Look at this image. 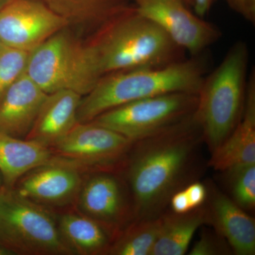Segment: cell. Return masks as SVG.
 <instances>
[{
  "instance_id": "obj_31",
  "label": "cell",
  "mask_w": 255,
  "mask_h": 255,
  "mask_svg": "<svg viewBox=\"0 0 255 255\" xmlns=\"http://www.w3.org/2000/svg\"><path fill=\"white\" fill-rule=\"evenodd\" d=\"M184 1H185L186 4L192 8V0H184Z\"/></svg>"
},
{
  "instance_id": "obj_32",
  "label": "cell",
  "mask_w": 255,
  "mask_h": 255,
  "mask_svg": "<svg viewBox=\"0 0 255 255\" xmlns=\"http://www.w3.org/2000/svg\"><path fill=\"white\" fill-rule=\"evenodd\" d=\"M1 181H2V179H1V175H0V191L1 190V188H2V184H1Z\"/></svg>"
},
{
  "instance_id": "obj_21",
  "label": "cell",
  "mask_w": 255,
  "mask_h": 255,
  "mask_svg": "<svg viewBox=\"0 0 255 255\" xmlns=\"http://www.w3.org/2000/svg\"><path fill=\"white\" fill-rule=\"evenodd\" d=\"M160 226V216L134 221L119 234L107 255H151Z\"/></svg>"
},
{
  "instance_id": "obj_24",
  "label": "cell",
  "mask_w": 255,
  "mask_h": 255,
  "mask_svg": "<svg viewBox=\"0 0 255 255\" xmlns=\"http://www.w3.org/2000/svg\"><path fill=\"white\" fill-rule=\"evenodd\" d=\"M231 248L226 240L215 231V233L204 231L199 240L191 248L190 255H229Z\"/></svg>"
},
{
  "instance_id": "obj_19",
  "label": "cell",
  "mask_w": 255,
  "mask_h": 255,
  "mask_svg": "<svg viewBox=\"0 0 255 255\" xmlns=\"http://www.w3.org/2000/svg\"><path fill=\"white\" fill-rule=\"evenodd\" d=\"M53 159L46 146L0 132V172L4 187L12 188L25 174Z\"/></svg>"
},
{
  "instance_id": "obj_10",
  "label": "cell",
  "mask_w": 255,
  "mask_h": 255,
  "mask_svg": "<svg viewBox=\"0 0 255 255\" xmlns=\"http://www.w3.org/2000/svg\"><path fill=\"white\" fill-rule=\"evenodd\" d=\"M68 23L38 0H11L0 9V41L31 52Z\"/></svg>"
},
{
  "instance_id": "obj_17",
  "label": "cell",
  "mask_w": 255,
  "mask_h": 255,
  "mask_svg": "<svg viewBox=\"0 0 255 255\" xmlns=\"http://www.w3.org/2000/svg\"><path fill=\"white\" fill-rule=\"evenodd\" d=\"M68 23L79 36L88 37L114 16L131 6V0H38Z\"/></svg>"
},
{
  "instance_id": "obj_6",
  "label": "cell",
  "mask_w": 255,
  "mask_h": 255,
  "mask_svg": "<svg viewBox=\"0 0 255 255\" xmlns=\"http://www.w3.org/2000/svg\"><path fill=\"white\" fill-rule=\"evenodd\" d=\"M0 248L11 255L75 254L49 211L6 187L0 191Z\"/></svg>"
},
{
  "instance_id": "obj_15",
  "label": "cell",
  "mask_w": 255,
  "mask_h": 255,
  "mask_svg": "<svg viewBox=\"0 0 255 255\" xmlns=\"http://www.w3.org/2000/svg\"><path fill=\"white\" fill-rule=\"evenodd\" d=\"M209 225L222 236L237 255L255 254V219L229 196L211 189L206 206Z\"/></svg>"
},
{
  "instance_id": "obj_5",
  "label": "cell",
  "mask_w": 255,
  "mask_h": 255,
  "mask_svg": "<svg viewBox=\"0 0 255 255\" xmlns=\"http://www.w3.org/2000/svg\"><path fill=\"white\" fill-rule=\"evenodd\" d=\"M26 73L46 94L70 90L82 97L102 77L90 47L68 26L30 52Z\"/></svg>"
},
{
  "instance_id": "obj_27",
  "label": "cell",
  "mask_w": 255,
  "mask_h": 255,
  "mask_svg": "<svg viewBox=\"0 0 255 255\" xmlns=\"http://www.w3.org/2000/svg\"><path fill=\"white\" fill-rule=\"evenodd\" d=\"M169 205L171 207V211L174 214H183L193 210L189 198L184 189L176 191L171 196Z\"/></svg>"
},
{
  "instance_id": "obj_13",
  "label": "cell",
  "mask_w": 255,
  "mask_h": 255,
  "mask_svg": "<svg viewBox=\"0 0 255 255\" xmlns=\"http://www.w3.org/2000/svg\"><path fill=\"white\" fill-rule=\"evenodd\" d=\"M47 95L26 73L21 75L0 100V132L26 138Z\"/></svg>"
},
{
  "instance_id": "obj_14",
  "label": "cell",
  "mask_w": 255,
  "mask_h": 255,
  "mask_svg": "<svg viewBox=\"0 0 255 255\" xmlns=\"http://www.w3.org/2000/svg\"><path fill=\"white\" fill-rule=\"evenodd\" d=\"M255 164V72L248 76L244 110L231 133L213 152L209 167L225 172L228 169Z\"/></svg>"
},
{
  "instance_id": "obj_3",
  "label": "cell",
  "mask_w": 255,
  "mask_h": 255,
  "mask_svg": "<svg viewBox=\"0 0 255 255\" xmlns=\"http://www.w3.org/2000/svg\"><path fill=\"white\" fill-rule=\"evenodd\" d=\"M207 69V59L201 54L158 68L107 74L82 97L78 123L90 122L107 111L147 97L175 92L198 95Z\"/></svg>"
},
{
  "instance_id": "obj_23",
  "label": "cell",
  "mask_w": 255,
  "mask_h": 255,
  "mask_svg": "<svg viewBox=\"0 0 255 255\" xmlns=\"http://www.w3.org/2000/svg\"><path fill=\"white\" fill-rule=\"evenodd\" d=\"M29 52L0 46V100L6 90L26 73Z\"/></svg>"
},
{
  "instance_id": "obj_2",
  "label": "cell",
  "mask_w": 255,
  "mask_h": 255,
  "mask_svg": "<svg viewBox=\"0 0 255 255\" xmlns=\"http://www.w3.org/2000/svg\"><path fill=\"white\" fill-rule=\"evenodd\" d=\"M103 75L158 68L185 59L186 52L133 5L110 18L85 39Z\"/></svg>"
},
{
  "instance_id": "obj_29",
  "label": "cell",
  "mask_w": 255,
  "mask_h": 255,
  "mask_svg": "<svg viewBox=\"0 0 255 255\" xmlns=\"http://www.w3.org/2000/svg\"><path fill=\"white\" fill-rule=\"evenodd\" d=\"M11 1V0H0V9L4 7L5 5L7 4Z\"/></svg>"
},
{
  "instance_id": "obj_33",
  "label": "cell",
  "mask_w": 255,
  "mask_h": 255,
  "mask_svg": "<svg viewBox=\"0 0 255 255\" xmlns=\"http://www.w3.org/2000/svg\"><path fill=\"white\" fill-rule=\"evenodd\" d=\"M1 41H0V46H1Z\"/></svg>"
},
{
  "instance_id": "obj_20",
  "label": "cell",
  "mask_w": 255,
  "mask_h": 255,
  "mask_svg": "<svg viewBox=\"0 0 255 255\" xmlns=\"http://www.w3.org/2000/svg\"><path fill=\"white\" fill-rule=\"evenodd\" d=\"M160 218L158 238L151 255H185L197 230L209 225V211L204 204L186 214L165 211Z\"/></svg>"
},
{
  "instance_id": "obj_11",
  "label": "cell",
  "mask_w": 255,
  "mask_h": 255,
  "mask_svg": "<svg viewBox=\"0 0 255 255\" xmlns=\"http://www.w3.org/2000/svg\"><path fill=\"white\" fill-rule=\"evenodd\" d=\"M79 194L84 214L119 233L135 221L130 191L111 170H101L92 176Z\"/></svg>"
},
{
  "instance_id": "obj_9",
  "label": "cell",
  "mask_w": 255,
  "mask_h": 255,
  "mask_svg": "<svg viewBox=\"0 0 255 255\" xmlns=\"http://www.w3.org/2000/svg\"><path fill=\"white\" fill-rule=\"evenodd\" d=\"M132 143L118 132L87 122L77 124L50 149L58 159L75 165L111 170L124 162Z\"/></svg>"
},
{
  "instance_id": "obj_16",
  "label": "cell",
  "mask_w": 255,
  "mask_h": 255,
  "mask_svg": "<svg viewBox=\"0 0 255 255\" xmlns=\"http://www.w3.org/2000/svg\"><path fill=\"white\" fill-rule=\"evenodd\" d=\"M82 97L70 90L48 94L25 139L53 147L78 123L77 115Z\"/></svg>"
},
{
  "instance_id": "obj_30",
  "label": "cell",
  "mask_w": 255,
  "mask_h": 255,
  "mask_svg": "<svg viewBox=\"0 0 255 255\" xmlns=\"http://www.w3.org/2000/svg\"><path fill=\"white\" fill-rule=\"evenodd\" d=\"M11 255L9 252L5 251L3 248H0V255Z\"/></svg>"
},
{
  "instance_id": "obj_7",
  "label": "cell",
  "mask_w": 255,
  "mask_h": 255,
  "mask_svg": "<svg viewBox=\"0 0 255 255\" xmlns=\"http://www.w3.org/2000/svg\"><path fill=\"white\" fill-rule=\"evenodd\" d=\"M198 95L175 92L124 104L90 122L135 142L165 130L194 114Z\"/></svg>"
},
{
  "instance_id": "obj_18",
  "label": "cell",
  "mask_w": 255,
  "mask_h": 255,
  "mask_svg": "<svg viewBox=\"0 0 255 255\" xmlns=\"http://www.w3.org/2000/svg\"><path fill=\"white\" fill-rule=\"evenodd\" d=\"M58 226L63 241L80 255H107L121 233L85 214H64Z\"/></svg>"
},
{
  "instance_id": "obj_1",
  "label": "cell",
  "mask_w": 255,
  "mask_h": 255,
  "mask_svg": "<svg viewBox=\"0 0 255 255\" xmlns=\"http://www.w3.org/2000/svg\"><path fill=\"white\" fill-rule=\"evenodd\" d=\"M202 142V130L194 114L165 130L132 142L124 162L135 221L159 217L171 196L194 182Z\"/></svg>"
},
{
  "instance_id": "obj_8",
  "label": "cell",
  "mask_w": 255,
  "mask_h": 255,
  "mask_svg": "<svg viewBox=\"0 0 255 255\" xmlns=\"http://www.w3.org/2000/svg\"><path fill=\"white\" fill-rule=\"evenodd\" d=\"M135 9L150 20L191 56L203 54L221 37L212 23L198 16L184 0H131Z\"/></svg>"
},
{
  "instance_id": "obj_12",
  "label": "cell",
  "mask_w": 255,
  "mask_h": 255,
  "mask_svg": "<svg viewBox=\"0 0 255 255\" xmlns=\"http://www.w3.org/2000/svg\"><path fill=\"white\" fill-rule=\"evenodd\" d=\"M81 188L76 165L53 159L23 176L15 191L40 205L63 206L75 199Z\"/></svg>"
},
{
  "instance_id": "obj_22",
  "label": "cell",
  "mask_w": 255,
  "mask_h": 255,
  "mask_svg": "<svg viewBox=\"0 0 255 255\" xmlns=\"http://www.w3.org/2000/svg\"><path fill=\"white\" fill-rule=\"evenodd\" d=\"M233 199L245 211L255 207V164H246L225 171Z\"/></svg>"
},
{
  "instance_id": "obj_4",
  "label": "cell",
  "mask_w": 255,
  "mask_h": 255,
  "mask_svg": "<svg viewBox=\"0 0 255 255\" xmlns=\"http://www.w3.org/2000/svg\"><path fill=\"white\" fill-rule=\"evenodd\" d=\"M248 45L236 41L202 82L194 115L211 152L227 138L241 120L248 88Z\"/></svg>"
},
{
  "instance_id": "obj_26",
  "label": "cell",
  "mask_w": 255,
  "mask_h": 255,
  "mask_svg": "<svg viewBox=\"0 0 255 255\" xmlns=\"http://www.w3.org/2000/svg\"><path fill=\"white\" fill-rule=\"evenodd\" d=\"M228 6L246 21L255 23V0H225Z\"/></svg>"
},
{
  "instance_id": "obj_25",
  "label": "cell",
  "mask_w": 255,
  "mask_h": 255,
  "mask_svg": "<svg viewBox=\"0 0 255 255\" xmlns=\"http://www.w3.org/2000/svg\"><path fill=\"white\" fill-rule=\"evenodd\" d=\"M184 189L194 209L204 205L207 200L208 189L202 183L194 181L186 186Z\"/></svg>"
},
{
  "instance_id": "obj_28",
  "label": "cell",
  "mask_w": 255,
  "mask_h": 255,
  "mask_svg": "<svg viewBox=\"0 0 255 255\" xmlns=\"http://www.w3.org/2000/svg\"><path fill=\"white\" fill-rule=\"evenodd\" d=\"M216 0H192V8L198 16L204 18L209 12Z\"/></svg>"
}]
</instances>
